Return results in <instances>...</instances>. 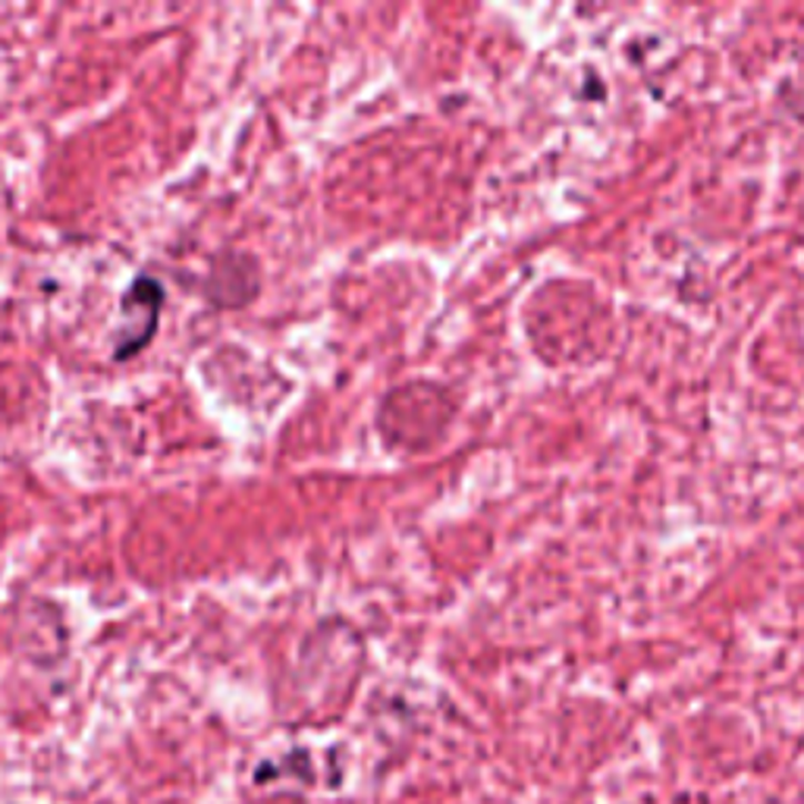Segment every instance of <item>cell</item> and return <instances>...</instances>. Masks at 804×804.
<instances>
[{"label": "cell", "instance_id": "cell-1", "mask_svg": "<svg viewBox=\"0 0 804 804\" xmlns=\"http://www.w3.org/2000/svg\"><path fill=\"white\" fill-rule=\"evenodd\" d=\"M161 305H164V287H161L154 277H139V280L129 287V293L123 295L127 324H123V333H120V340H117L113 359L135 355L139 349L145 346L148 340L154 336Z\"/></svg>", "mask_w": 804, "mask_h": 804}]
</instances>
